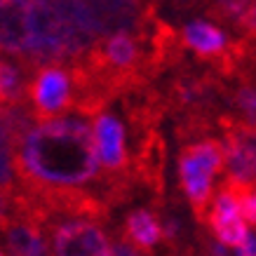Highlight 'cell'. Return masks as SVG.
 I'll return each instance as SVG.
<instances>
[{
	"label": "cell",
	"instance_id": "cell-6",
	"mask_svg": "<svg viewBox=\"0 0 256 256\" xmlns=\"http://www.w3.org/2000/svg\"><path fill=\"white\" fill-rule=\"evenodd\" d=\"M207 224L212 226V233L216 235V240L224 247L240 249L247 242V221L242 216L240 200L230 184H224V188L214 198L210 212H207Z\"/></svg>",
	"mask_w": 256,
	"mask_h": 256
},
{
	"label": "cell",
	"instance_id": "cell-3",
	"mask_svg": "<svg viewBox=\"0 0 256 256\" xmlns=\"http://www.w3.org/2000/svg\"><path fill=\"white\" fill-rule=\"evenodd\" d=\"M221 170H224V148L218 141H193L181 150L178 176L198 221H207V212L212 204V184Z\"/></svg>",
	"mask_w": 256,
	"mask_h": 256
},
{
	"label": "cell",
	"instance_id": "cell-20",
	"mask_svg": "<svg viewBox=\"0 0 256 256\" xmlns=\"http://www.w3.org/2000/svg\"><path fill=\"white\" fill-rule=\"evenodd\" d=\"M0 256H2V254H0Z\"/></svg>",
	"mask_w": 256,
	"mask_h": 256
},
{
	"label": "cell",
	"instance_id": "cell-14",
	"mask_svg": "<svg viewBox=\"0 0 256 256\" xmlns=\"http://www.w3.org/2000/svg\"><path fill=\"white\" fill-rule=\"evenodd\" d=\"M124 235L132 242V247L136 252H150L158 242L164 238L162 224L158 221L156 214H150L148 210H136L132 212L127 221H124Z\"/></svg>",
	"mask_w": 256,
	"mask_h": 256
},
{
	"label": "cell",
	"instance_id": "cell-17",
	"mask_svg": "<svg viewBox=\"0 0 256 256\" xmlns=\"http://www.w3.org/2000/svg\"><path fill=\"white\" fill-rule=\"evenodd\" d=\"M226 184H230L235 188L244 221L256 226V184H252V186H242V184H233V181H226Z\"/></svg>",
	"mask_w": 256,
	"mask_h": 256
},
{
	"label": "cell",
	"instance_id": "cell-13",
	"mask_svg": "<svg viewBox=\"0 0 256 256\" xmlns=\"http://www.w3.org/2000/svg\"><path fill=\"white\" fill-rule=\"evenodd\" d=\"M184 42L200 56H226L228 38L226 33L210 22H190L184 28Z\"/></svg>",
	"mask_w": 256,
	"mask_h": 256
},
{
	"label": "cell",
	"instance_id": "cell-7",
	"mask_svg": "<svg viewBox=\"0 0 256 256\" xmlns=\"http://www.w3.org/2000/svg\"><path fill=\"white\" fill-rule=\"evenodd\" d=\"M31 130L28 113L22 106L0 108V193H14V144Z\"/></svg>",
	"mask_w": 256,
	"mask_h": 256
},
{
	"label": "cell",
	"instance_id": "cell-10",
	"mask_svg": "<svg viewBox=\"0 0 256 256\" xmlns=\"http://www.w3.org/2000/svg\"><path fill=\"white\" fill-rule=\"evenodd\" d=\"M31 0H0V50L28 54L31 47Z\"/></svg>",
	"mask_w": 256,
	"mask_h": 256
},
{
	"label": "cell",
	"instance_id": "cell-15",
	"mask_svg": "<svg viewBox=\"0 0 256 256\" xmlns=\"http://www.w3.org/2000/svg\"><path fill=\"white\" fill-rule=\"evenodd\" d=\"M22 99V73L16 66L0 62V108L16 106Z\"/></svg>",
	"mask_w": 256,
	"mask_h": 256
},
{
	"label": "cell",
	"instance_id": "cell-2",
	"mask_svg": "<svg viewBox=\"0 0 256 256\" xmlns=\"http://www.w3.org/2000/svg\"><path fill=\"white\" fill-rule=\"evenodd\" d=\"M28 26V56L36 64L78 59L99 38L82 0H31Z\"/></svg>",
	"mask_w": 256,
	"mask_h": 256
},
{
	"label": "cell",
	"instance_id": "cell-12",
	"mask_svg": "<svg viewBox=\"0 0 256 256\" xmlns=\"http://www.w3.org/2000/svg\"><path fill=\"white\" fill-rule=\"evenodd\" d=\"M42 226L45 224H40L38 218L16 212V216L2 228L10 256H47Z\"/></svg>",
	"mask_w": 256,
	"mask_h": 256
},
{
	"label": "cell",
	"instance_id": "cell-18",
	"mask_svg": "<svg viewBox=\"0 0 256 256\" xmlns=\"http://www.w3.org/2000/svg\"><path fill=\"white\" fill-rule=\"evenodd\" d=\"M178 2H195V0H178Z\"/></svg>",
	"mask_w": 256,
	"mask_h": 256
},
{
	"label": "cell",
	"instance_id": "cell-4",
	"mask_svg": "<svg viewBox=\"0 0 256 256\" xmlns=\"http://www.w3.org/2000/svg\"><path fill=\"white\" fill-rule=\"evenodd\" d=\"M224 164L226 181L252 186L256 184V130L238 118H224Z\"/></svg>",
	"mask_w": 256,
	"mask_h": 256
},
{
	"label": "cell",
	"instance_id": "cell-9",
	"mask_svg": "<svg viewBox=\"0 0 256 256\" xmlns=\"http://www.w3.org/2000/svg\"><path fill=\"white\" fill-rule=\"evenodd\" d=\"M31 99L40 118H50L66 110L73 101L70 76L59 66H45L38 78L33 80Z\"/></svg>",
	"mask_w": 256,
	"mask_h": 256
},
{
	"label": "cell",
	"instance_id": "cell-1",
	"mask_svg": "<svg viewBox=\"0 0 256 256\" xmlns=\"http://www.w3.org/2000/svg\"><path fill=\"white\" fill-rule=\"evenodd\" d=\"M14 164L26 193L78 190L99 172L94 136L80 118L33 124L24 134Z\"/></svg>",
	"mask_w": 256,
	"mask_h": 256
},
{
	"label": "cell",
	"instance_id": "cell-19",
	"mask_svg": "<svg viewBox=\"0 0 256 256\" xmlns=\"http://www.w3.org/2000/svg\"><path fill=\"white\" fill-rule=\"evenodd\" d=\"M254 256H256V238H254Z\"/></svg>",
	"mask_w": 256,
	"mask_h": 256
},
{
	"label": "cell",
	"instance_id": "cell-8",
	"mask_svg": "<svg viewBox=\"0 0 256 256\" xmlns=\"http://www.w3.org/2000/svg\"><path fill=\"white\" fill-rule=\"evenodd\" d=\"M92 16L99 36H118V33H139L146 14L132 0H82Z\"/></svg>",
	"mask_w": 256,
	"mask_h": 256
},
{
	"label": "cell",
	"instance_id": "cell-16",
	"mask_svg": "<svg viewBox=\"0 0 256 256\" xmlns=\"http://www.w3.org/2000/svg\"><path fill=\"white\" fill-rule=\"evenodd\" d=\"M235 106L240 110V122L249 124L252 130H256V87L254 85H242L235 92Z\"/></svg>",
	"mask_w": 256,
	"mask_h": 256
},
{
	"label": "cell",
	"instance_id": "cell-11",
	"mask_svg": "<svg viewBox=\"0 0 256 256\" xmlns=\"http://www.w3.org/2000/svg\"><path fill=\"white\" fill-rule=\"evenodd\" d=\"M94 146L96 158L106 170H120L127 164V150H124V130L120 120L108 113H99L94 120Z\"/></svg>",
	"mask_w": 256,
	"mask_h": 256
},
{
	"label": "cell",
	"instance_id": "cell-5",
	"mask_svg": "<svg viewBox=\"0 0 256 256\" xmlns=\"http://www.w3.org/2000/svg\"><path fill=\"white\" fill-rule=\"evenodd\" d=\"M108 238L92 218H66L52 230V256H106Z\"/></svg>",
	"mask_w": 256,
	"mask_h": 256
}]
</instances>
